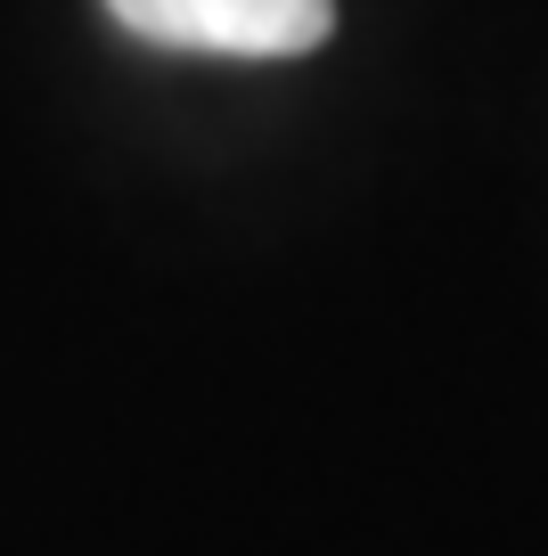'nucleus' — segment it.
Returning <instances> with one entry per match:
<instances>
[{"instance_id":"f257e3e1","label":"nucleus","mask_w":548,"mask_h":556,"mask_svg":"<svg viewBox=\"0 0 548 556\" xmlns=\"http://www.w3.org/2000/svg\"><path fill=\"white\" fill-rule=\"evenodd\" d=\"M123 34L213 58H303L327 41L336 0H107Z\"/></svg>"}]
</instances>
